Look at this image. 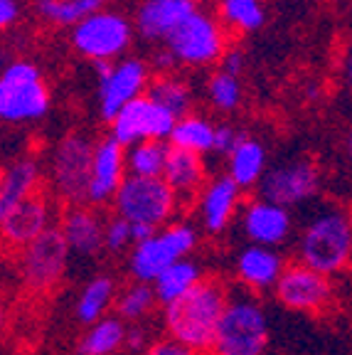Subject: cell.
I'll use <instances>...</instances> for the list:
<instances>
[{
  "label": "cell",
  "mask_w": 352,
  "mask_h": 355,
  "mask_svg": "<svg viewBox=\"0 0 352 355\" xmlns=\"http://www.w3.org/2000/svg\"><path fill=\"white\" fill-rule=\"evenodd\" d=\"M227 304H229V294L225 284L220 279H202L185 296L166 306L163 321H166L168 338L197 353H212Z\"/></svg>",
  "instance_id": "obj_1"
},
{
  "label": "cell",
  "mask_w": 352,
  "mask_h": 355,
  "mask_svg": "<svg viewBox=\"0 0 352 355\" xmlns=\"http://www.w3.org/2000/svg\"><path fill=\"white\" fill-rule=\"evenodd\" d=\"M298 261L320 274H340L352 264V225L342 210H325L303 230Z\"/></svg>",
  "instance_id": "obj_2"
},
{
  "label": "cell",
  "mask_w": 352,
  "mask_h": 355,
  "mask_svg": "<svg viewBox=\"0 0 352 355\" xmlns=\"http://www.w3.org/2000/svg\"><path fill=\"white\" fill-rule=\"evenodd\" d=\"M50 87L35 62L12 60L0 74V119L6 123H33L47 116Z\"/></svg>",
  "instance_id": "obj_3"
},
{
  "label": "cell",
  "mask_w": 352,
  "mask_h": 355,
  "mask_svg": "<svg viewBox=\"0 0 352 355\" xmlns=\"http://www.w3.org/2000/svg\"><path fill=\"white\" fill-rule=\"evenodd\" d=\"M269 323L259 301L252 296H229L212 355H264Z\"/></svg>",
  "instance_id": "obj_4"
},
{
  "label": "cell",
  "mask_w": 352,
  "mask_h": 355,
  "mask_svg": "<svg viewBox=\"0 0 352 355\" xmlns=\"http://www.w3.org/2000/svg\"><path fill=\"white\" fill-rule=\"evenodd\" d=\"M94 153L96 144L84 133H67L55 146L50 158V180L52 190L64 200L67 205H87L89 185H91Z\"/></svg>",
  "instance_id": "obj_5"
},
{
  "label": "cell",
  "mask_w": 352,
  "mask_h": 355,
  "mask_svg": "<svg viewBox=\"0 0 352 355\" xmlns=\"http://www.w3.org/2000/svg\"><path fill=\"white\" fill-rule=\"evenodd\" d=\"M114 207L116 215H121L131 225H150L160 230L168 227L180 202L163 178L126 175L121 190L114 198Z\"/></svg>",
  "instance_id": "obj_6"
},
{
  "label": "cell",
  "mask_w": 352,
  "mask_h": 355,
  "mask_svg": "<svg viewBox=\"0 0 352 355\" xmlns=\"http://www.w3.org/2000/svg\"><path fill=\"white\" fill-rule=\"evenodd\" d=\"M163 47L173 52L177 64L185 67H209L215 62H222V57L229 50L222 20L200 8L168 35Z\"/></svg>",
  "instance_id": "obj_7"
},
{
  "label": "cell",
  "mask_w": 352,
  "mask_h": 355,
  "mask_svg": "<svg viewBox=\"0 0 352 355\" xmlns=\"http://www.w3.org/2000/svg\"><path fill=\"white\" fill-rule=\"evenodd\" d=\"M133 42V25L118 10H99L69 30V44L89 62H118Z\"/></svg>",
  "instance_id": "obj_8"
},
{
  "label": "cell",
  "mask_w": 352,
  "mask_h": 355,
  "mask_svg": "<svg viewBox=\"0 0 352 355\" xmlns=\"http://www.w3.org/2000/svg\"><path fill=\"white\" fill-rule=\"evenodd\" d=\"M99 77V114L106 123L121 114L123 106L143 96L150 84V64L141 57H123L118 62H94Z\"/></svg>",
  "instance_id": "obj_9"
},
{
  "label": "cell",
  "mask_w": 352,
  "mask_h": 355,
  "mask_svg": "<svg viewBox=\"0 0 352 355\" xmlns=\"http://www.w3.org/2000/svg\"><path fill=\"white\" fill-rule=\"evenodd\" d=\"M197 232L190 225H168L146 242H138L128 259L133 279L141 284H155L166 269L195 250Z\"/></svg>",
  "instance_id": "obj_10"
},
{
  "label": "cell",
  "mask_w": 352,
  "mask_h": 355,
  "mask_svg": "<svg viewBox=\"0 0 352 355\" xmlns=\"http://www.w3.org/2000/svg\"><path fill=\"white\" fill-rule=\"evenodd\" d=\"M69 244L62 227H47L35 242L20 250V279L30 291H50L64 277Z\"/></svg>",
  "instance_id": "obj_11"
},
{
  "label": "cell",
  "mask_w": 352,
  "mask_h": 355,
  "mask_svg": "<svg viewBox=\"0 0 352 355\" xmlns=\"http://www.w3.org/2000/svg\"><path fill=\"white\" fill-rule=\"evenodd\" d=\"M320 190V168L310 158L276 163L266 171L259 183V198L281 207H293L308 202Z\"/></svg>",
  "instance_id": "obj_12"
},
{
  "label": "cell",
  "mask_w": 352,
  "mask_h": 355,
  "mask_svg": "<svg viewBox=\"0 0 352 355\" xmlns=\"http://www.w3.org/2000/svg\"><path fill=\"white\" fill-rule=\"evenodd\" d=\"M177 119L170 111L155 104L150 96H138L109 123V136H114L123 148L141 141H170Z\"/></svg>",
  "instance_id": "obj_13"
},
{
  "label": "cell",
  "mask_w": 352,
  "mask_h": 355,
  "mask_svg": "<svg viewBox=\"0 0 352 355\" xmlns=\"http://www.w3.org/2000/svg\"><path fill=\"white\" fill-rule=\"evenodd\" d=\"M276 299L291 311H303V313H315V311L325 309L331 304L333 286L328 277L310 266L301 264H288L281 274L279 284L274 286Z\"/></svg>",
  "instance_id": "obj_14"
},
{
  "label": "cell",
  "mask_w": 352,
  "mask_h": 355,
  "mask_svg": "<svg viewBox=\"0 0 352 355\" xmlns=\"http://www.w3.org/2000/svg\"><path fill=\"white\" fill-rule=\"evenodd\" d=\"M126 148H123L114 136H106L96 144L94 153V171L91 185H89V202L91 205H104L114 200L126 180Z\"/></svg>",
  "instance_id": "obj_15"
},
{
  "label": "cell",
  "mask_w": 352,
  "mask_h": 355,
  "mask_svg": "<svg viewBox=\"0 0 352 355\" xmlns=\"http://www.w3.org/2000/svg\"><path fill=\"white\" fill-rule=\"evenodd\" d=\"M195 10H197V6L190 0H143L136 10L133 28H136L138 37L146 42L163 44L168 35Z\"/></svg>",
  "instance_id": "obj_16"
},
{
  "label": "cell",
  "mask_w": 352,
  "mask_h": 355,
  "mask_svg": "<svg viewBox=\"0 0 352 355\" xmlns=\"http://www.w3.org/2000/svg\"><path fill=\"white\" fill-rule=\"evenodd\" d=\"M163 180H166L173 188V193L177 195L180 207H190L195 200H200L202 190L207 188V183H209L202 155L170 146L166 171H163Z\"/></svg>",
  "instance_id": "obj_17"
},
{
  "label": "cell",
  "mask_w": 352,
  "mask_h": 355,
  "mask_svg": "<svg viewBox=\"0 0 352 355\" xmlns=\"http://www.w3.org/2000/svg\"><path fill=\"white\" fill-rule=\"evenodd\" d=\"M50 220V205L42 193L33 195V198L22 200L20 205L12 207L8 215L0 217V230H3V239L8 247H20L25 250L30 242L39 237Z\"/></svg>",
  "instance_id": "obj_18"
},
{
  "label": "cell",
  "mask_w": 352,
  "mask_h": 355,
  "mask_svg": "<svg viewBox=\"0 0 352 355\" xmlns=\"http://www.w3.org/2000/svg\"><path fill=\"white\" fill-rule=\"evenodd\" d=\"M244 232L252 239V244H261V247H276L291 232V215L286 207L266 202V200H252L244 207Z\"/></svg>",
  "instance_id": "obj_19"
},
{
  "label": "cell",
  "mask_w": 352,
  "mask_h": 355,
  "mask_svg": "<svg viewBox=\"0 0 352 355\" xmlns=\"http://www.w3.org/2000/svg\"><path fill=\"white\" fill-rule=\"evenodd\" d=\"M62 232L67 237L69 250L79 257H94L104 247L106 239V222L99 217V212L87 205L67 207L62 215Z\"/></svg>",
  "instance_id": "obj_20"
},
{
  "label": "cell",
  "mask_w": 352,
  "mask_h": 355,
  "mask_svg": "<svg viewBox=\"0 0 352 355\" xmlns=\"http://www.w3.org/2000/svg\"><path fill=\"white\" fill-rule=\"evenodd\" d=\"M239 198H242V188L229 175H220L215 180H209L197 200L200 217H202V225L209 234L222 232L229 225L231 217L237 215Z\"/></svg>",
  "instance_id": "obj_21"
},
{
  "label": "cell",
  "mask_w": 352,
  "mask_h": 355,
  "mask_svg": "<svg viewBox=\"0 0 352 355\" xmlns=\"http://www.w3.org/2000/svg\"><path fill=\"white\" fill-rule=\"evenodd\" d=\"M39 183H42V168L37 158L22 155L8 163V168L3 171V183H0V217L20 205L22 200L37 195Z\"/></svg>",
  "instance_id": "obj_22"
},
{
  "label": "cell",
  "mask_w": 352,
  "mask_h": 355,
  "mask_svg": "<svg viewBox=\"0 0 352 355\" xmlns=\"http://www.w3.org/2000/svg\"><path fill=\"white\" fill-rule=\"evenodd\" d=\"M283 259L274 247H261V244H249L237 259V277L247 288H271L279 284L283 274Z\"/></svg>",
  "instance_id": "obj_23"
},
{
  "label": "cell",
  "mask_w": 352,
  "mask_h": 355,
  "mask_svg": "<svg viewBox=\"0 0 352 355\" xmlns=\"http://www.w3.org/2000/svg\"><path fill=\"white\" fill-rule=\"evenodd\" d=\"M227 175L242 190L259 188L261 178L266 175V148L261 141L247 139L237 146V150L227 158Z\"/></svg>",
  "instance_id": "obj_24"
},
{
  "label": "cell",
  "mask_w": 352,
  "mask_h": 355,
  "mask_svg": "<svg viewBox=\"0 0 352 355\" xmlns=\"http://www.w3.org/2000/svg\"><path fill=\"white\" fill-rule=\"evenodd\" d=\"M146 96H150L158 106L170 111L175 119H185L193 114V89L187 87L185 79L175 77V74H158V77H153Z\"/></svg>",
  "instance_id": "obj_25"
},
{
  "label": "cell",
  "mask_w": 352,
  "mask_h": 355,
  "mask_svg": "<svg viewBox=\"0 0 352 355\" xmlns=\"http://www.w3.org/2000/svg\"><path fill=\"white\" fill-rule=\"evenodd\" d=\"M104 6L106 0H37L35 10L44 22L72 30L74 25L91 17L94 12L104 10Z\"/></svg>",
  "instance_id": "obj_26"
},
{
  "label": "cell",
  "mask_w": 352,
  "mask_h": 355,
  "mask_svg": "<svg viewBox=\"0 0 352 355\" xmlns=\"http://www.w3.org/2000/svg\"><path fill=\"white\" fill-rule=\"evenodd\" d=\"M215 131L217 126H212L204 116L190 114L185 119H177L168 144L175 146V148H185L202 155L209 153V150H215Z\"/></svg>",
  "instance_id": "obj_27"
},
{
  "label": "cell",
  "mask_w": 352,
  "mask_h": 355,
  "mask_svg": "<svg viewBox=\"0 0 352 355\" xmlns=\"http://www.w3.org/2000/svg\"><path fill=\"white\" fill-rule=\"evenodd\" d=\"M202 279L204 277L200 274L197 264L180 259L158 277V282H155V296H158V301L163 306H170L173 301L185 296L193 286H197Z\"/></svg>",
  "instance_id": "obj_28"
},
{
  "label": "cell",
  "mask_w": 352,
  "mask_h": 355,
  "mask_svg": "<svg viewBox=\"0 0 352 355\" xmlns=\"http://www.w3.org/2000/svg\"><path fill=\"white\" fill-rule=\"evenodd\" d=\"M170 153V144L166 141H141V144L126 148L128 175L141 178H163Z\"/></svg>",
  "instance_id": "obj_29"
},
{
  "label": "cell",
  "mask_w": 352,
  "mask_h": 355,
  "mask_svg": "<svg viewBox=\"0 0 352 355\" xmlns=\"http://www.w3.org/2000/svg\"><path fill=\"white\" fill-rule=\"evenodd\" d=\"M126 328L121 318H101L79 340V355H114L126 343Z\"/></svg>",
  "instance_id": "obj_30"
},
{
  "label": "cell",
  "mask_w": 352,
  "mask_h": 355,
  "mask_svg": "<svg viewBox=\"0 0 352 355\" xmlns=\"http://www.w3.org/2000/svg\"><path fill=\"white\" fill-rule=\"evenodd\" d=\"M220 20L225 28L239 33H256L266 22V10L261 0H220Z\"/></svg>",
  "instance_id": "obj_31"
},
{
  "label": "cell",
  "mask_w": 352,
  "mask_h": 355,
  "mask_svg": "<svg viewBox=\"0 0 352 355\" xmlns=\"http://www.w3.org/2000/svg\"><path fill=\"white\" fill-rule=\"evenodd\" d=\"M114 294H116V288L109 277L91 279V282L84 286L82 296H79V301H77V318L82 323H89V326L99 323L101 316H104V311L109 309L111 301H114Z\"/></svg>",
  "instance_id": "obj_32"
},
{
  "label": "cell",
  "mask_w": 352,
  "mask_h": 355,
  "mask_svg": "<svg viewBox=\"0 0 352 355\" xmlns=\"http://www.w3.org/2000/svg\"><path fill=\"white\" fill-rule=\"evenodd\" d=\"M204 94H207V101L215 106L217 111H234L239 104H242V82L234 74L225 72V69H217L212 72V77L204 84Z\"/></svg>",
  "instance_id": "obj_33"
},
{
  "label": "cell",
  "mask_w": 352,
  "mask_h": 355,
  "mask_svg": "<svg viewBox=\"0 0 352 355\" xmlns=\"http://www.w3.org/2000/svg\"><path fill=\"white\" fill-rule=\"evenodd\" d=\"M155 301H158L155 288L150 286V284L136 282L133 286H128L126 291L118 296V301H116V311H118V316L126 318V321H136V318L146 316V313L153 309Z\"/></svg>",
  "instance_id": "obj_34"
},
{
  "label": "cell",
  "mask_w": 352,
  "mask_h": 355,
  "mask_svg": "<svg viewBox=\"0 0 352 355\" xmlns=\"http://www.w3.org/2000/svg\"><path fill=\"white\" fill-rule=\"evenodd\" d=\"M133 242V225L128 220H123L121 215L111 217L106 222V239H104V247L109 252H121L126 250L128 244Z\"/></svg>",
  "instance_id": "obj_35"
},
{
  "label": "cell",
  "mask_w": 352,
  "mask_h": 355,
  "mask_svg": "<svg viewBox=\"0 0 352 355\" xmlns=\"http://www.w3.org/2000/svg\"><path fill=\"white\" fill-rule=\"evenodd\" d=\"M244 139H247V133H242L239 128L229 126V123H220L217 131H215V153L227 155V158H229Z\"/></svg>",
  "instance_id": "obj_36"
},
{
  "label": "cell",
  "mask_w": 352,
  "mask_h": 355,
  "mask_svg": "<svg viewBox=\"0 0 352 355\" xmlns=\"http://www.w3.org/2000/svg\"><path fill=\"white\" fill-rule=\"evenodd\" d=\"M143 355H204V353H197V350L187 348V345L177 343L173 338H163V340H155L153 345H148Z\"/></svg>",
  "instance_id": "obj_37"
},
{
  "label": "cell",
  "mask_w": 352,
  "mask_h": 355,
  "mask_svg": "<svg viewBox=\"0 0 352 355\" xmlns=\"http://www.w3.org/2000/svg\"><path fill=\"white\" fill-rule=\"evenodd\" d=\"M175 67H177V60L173 57V52L160 44V50H155L153 57H150V69L155 72V77H158V74H173Z\"/></svg>",
  "instance_id": "obj_38"
},
{
  "label": "cell",
  "mask_w": 352,
  "mask_h": 355,
  "mask_svg": "<svg viewBox=\"0 0 352 355\" xmlns=\"http://www.w3.org/2000/svg\"><path fill=\"white\" fill-rule=\"evenodd\" d=\"M22 6L20 0H0V28L8 30L20 20Z\"/></svg>",
  "instance_id": "obj_39"
},
{
  "label": "cell",
  "mask_w": 352,
  "mask_h": 355,
  "mask_svg": "<svg viewBox=\"0 0 352 355\" xmlns=\"http://www.w3.org/2000/svg\"><path fill=\"white\" fill-rule=\"evenodd\" d=\"M222 69L234 74V77H239V74L244 72V52L239 50V47H229L227 55L222 57Z\"/></svg>",
  "instance_id": "obj_40"
},
{
  "label": "cell",
  "mask_w": 352,
  "mask_h": 355,
  "mask_svg": "<svg viewBox=\"0 0 352 355\" xmlns=\"http://www.w3.org/2000/svg\"><path fill=\"white\" fill-rule=\"evenodd\" d=\"M342 79H345V87L352 94V37L347 40L345 50H342Z\"/></svg>",
  "instance_id": "obj_41"
},
{
  "label": "cell",
  "mask_w": 352,
  "mask_h": 355,
  "mask_svg": "<svg viewBox=\"0 0 352 355\" xmlns=\"http://www.w3.org/2000/svg\"><path fill=\"white\" fill-rule=\"evenodd\" d=\"M143 343H146V333H143V328H138V326L128 328V333H126V345H128V348L141 350V348H143Z\"/></svg>",
  "instance_id": "obj_42"
},
{
  "label": "cell",
  "mask_w": 352,
  "mask_h": 355,
  "mask_svg": "<svg viewBox=\"0 0 352 355\" xmlns=\"http://www.w3.org/2000/svg\"><path fill=\"white\" fill-rule=\"evenodd\" d=\"M345 153H347V158H350V163H352V126H350V131H347V136H345Z\"/></svg>",
  "instance_id": "obj_43"
},
{
  "label": "cell",
  "mask_w": 352,
  "mask_h": 355,
  "mask_svg": "<svg viewBox=\"0 0 352 355\" xmlns=\"http://www.w3.org/2000/svg\"><path fill=\"white\" fill-rule=\"evenodd\" d=\"M347 217H350V225H352V207H350V212H347Z\"/></svg>",
  "instance_id": "obj_44"
},
{
  "label": "cell",
  "mask_w": 352,
  "mask_h": 355,
  "mask_svg": "<svg viewBox=\"0 0 352 355\" xmlns=\"http://www.w3.org/2000/svg\"><path fill=\"white\" fill-rule=\"evenodd\" d=\"M190 3H195V6H197V3H204V0H190Z\"/></svg>",
  "instance_id": "obj_45"
}]
</instances>
